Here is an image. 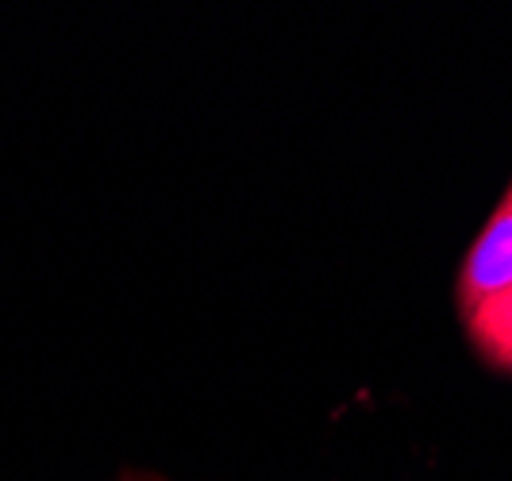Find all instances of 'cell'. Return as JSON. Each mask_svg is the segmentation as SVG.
Returning a JSON list of instances; mask_svg holds the SVG:
<instances>
[{
	"label": "cell",
	"instance_id": "obj_1",
	"mask_svg": "<svg viewBox=\"0 0 512 481\" xmlns=\"http://www.w3.org/2000/svg\"><path fill=\"white\" fill-rule=\"evenodd\" d=\"M512 289V185L474 235L459 270V308L470 312Z\"/></svg>",
	"mask_w": 512,
	"mask_h": 481
},
{
	"label": "cell",
	"instance_id": "obj_2",
	"mask_svg": "<svg viewBox=\"0 0 512 481\" xmlns=\"http://www.w3.org/2000/svg\"><path fill=\"white\" fill-rule=\"evenodd\" d=\"M474 351L497 366L501 374H512V289L497 293L493 301L462 312Z\"/></svg>",
	"mask_w": 512,
	"mask_h": 481
}]
</instances>
